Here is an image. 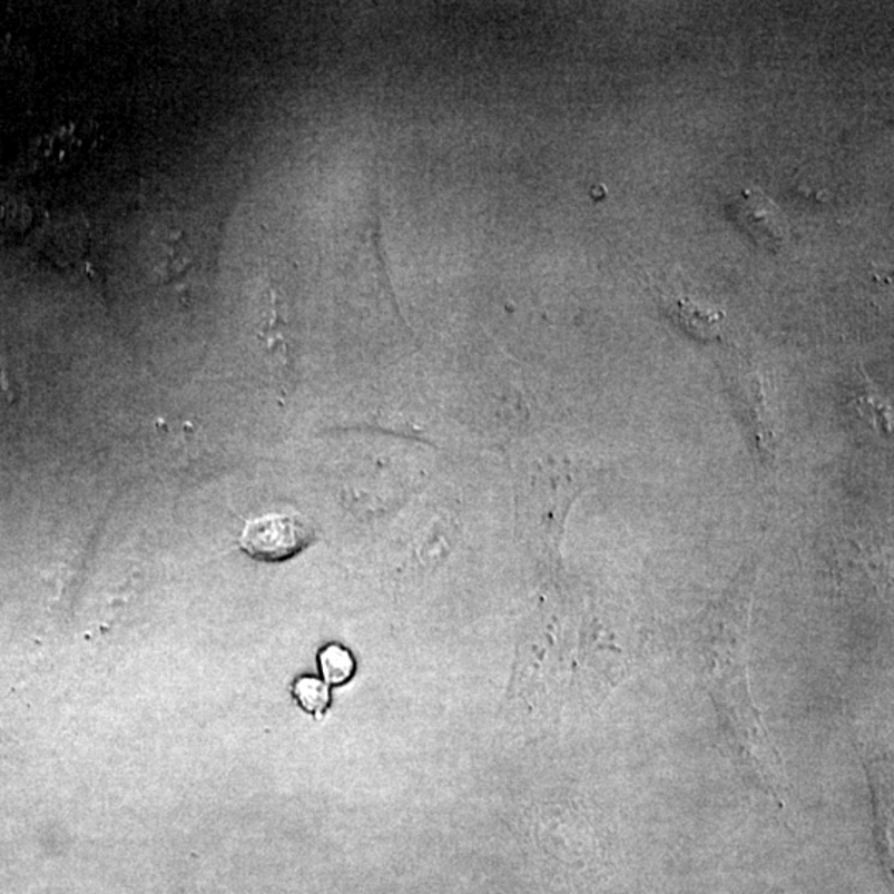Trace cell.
I'll return each mask as SVG.
<instances>
[{"mask_svg":"<svg viewBox=\"0 0 894 894\" xmlns=\"http://www.w3.org/2000/svg\"><path fill=\"white\" fill-rule=\"evenodd\" d=\"M756 576V562L744 566L724 595L689 625L685 651L716 706L734 756L767 795L784 805V763L754 704L747 671Z\"/></svg>","mask_w":894,"mask_h":894,"instance_id":"1","label":"cell"},{"mask_svg":"<svg viewBox=\"0 0 894 894\" xmlns=\"http://www.w3.org/2000/svg\"><path fill=\"white\" fill-rule=\"evenodd\" d=\"M314 540V527L301 513H265L246 523L239 546L258 562H282L307 549Z\"/></svg>","mask_w":894,"mask_h":894,"instance_id":"2","label":"cell"},{"mask_svg":"<svg viewBox=\"0 0 894 894\" xmlns=\"http://www.w3.org/2000/svg\"><path fill=\"white\" fill-rule=\"evenodd\" d=\"M729 214L740 229L772 253L780 250L787 240V217L760 189H746L730 204Z\"/></svg>","mask_w":894,"mask_h":894,"instance_id":"3","label":"cell"},{"mask_svg":"<svg viewBox=\"0 0 894 894\" xmlns=\"http://www.w3.org/2000/svg\"><path fill=\"white\" fill-rule=\"evenodd\" d=\"M320 668H322L323 678L328 685H343L352 678L353 671H355V661L345 648L332 645L326 646L320 652Z\"/></svg>","mask_w":894,"mask_h":894,"instance_id":"4","label":"cell"},{"mask_svg":"<svg viewBox=\"0 0 894 894\" xmlns=\"http://www.w3.org/2000/svg\"><path fill=\"white\" fill-rule=\"evenodd\" d=\"M295 696L305 710L312 714L323 713L330 701V692L326 685L314 678H302L295 685Z\"/></svg>","mask_w":894,"mask_h":894,"instance_id":"5","label":"cell"}]
</instances>
